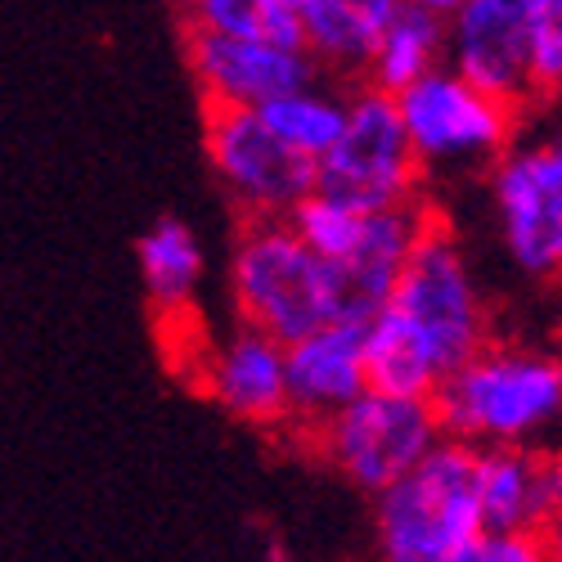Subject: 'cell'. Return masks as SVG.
<instances>
[{"label":"cell","instance_id":"cell-3","mask_svg":"<svg viewBox=\"0 0 562 562\" xmlns=\"http://www.w3.org/2000/svg\"><path fill=\"white\" fill-rule=\"evenodd\" d=\"M229 302L244 329L293 347L334 324V270L284 221H244L229 248Z\"/></svg>","mask_w":562,"mask_h":562},{"label":"cell","instance_id":"cell-6","mask_svg":"<svg viewBox=\"0 0 562 562\" xmlns=\"http://www.w3.org/2000/svg\"><path fill=\"white\" fill-rule=\"evenodd\" d=\"M311 432L319 459L360 495H383L441 441L432 401H401L383 392H360Z\"/></svg>","mask_w":562,"mask_h":562},{"label":"cell","instance_id":"cell-17","mask_svg":"<svg viewBox=\"0 0 562 562\" xmlns=\"http://www.w3.org/2000/svg\"><path fill=\"white\" fill-rule=\"evenodd\" d=\"M396 0H297L302 55L329 77H364L373 41L387 27Z\"/></svg>","mask_w":562,"mask_h":562},{"label":"cell","instance_id":"cell-8","mask_svg":"<svg viewBox=\"0 0 562 562\" xmlns=\"http://www.w3.org/2000/svg\"><path fill=\"white\" fill-rule=\"evenodd\" d=\"M491 203L508 261L531 279L562 270V149L558 139H513L491 162Z\"/></svg>","mask_w":562,"mask_h":562},{"label":"cell","instance_id":"cell-4","mask_svg":"<svg viewBox=\"0 0 562 562\" xmlns=\"http://www.w3.org/2000/svg\"><path fill=\"white\" fill-rule=\"evenodd\" d=\"M383 315L396 319L441 373H454L491 342V311L482 284L446 221H437L409 252Z\"/></svg>","mask_w":562,"mask_h":562},{"label":"cell","instance_id":"cell-16","mask_svg":"<svg viewBox=\"0 0 562 562\" xmlns=\"http://www.w3.org/2000/svg\"><path fill=\"white\" fill-rule=\"evenodd\" d=\"M454 0H396L387 27L373 41L364 86L396 100L401 90L446 68V23Z\"/></svg>","mask_w":562,"mask_h":562},{"label":"cell","instance_id":"cell-7","mask_svg":"<svg viewBox=\"0 0 562 562\" xmlns=\"http://www.w3.org/2000/svg\"><path fill=\"white\" fill-rule=\"evenodd\" d=\"M392 104L418 171L495 162L518 139V122H522L518 113H508L486 95H477L473 86H463L450 68H437L424 81H414Z\"/></svg>","mask_w":562,"mask_h":562},{"label":"cell","instance_id":"cell-21","mask_svg":"<svg viewBox=\"0 0 562 562\" xmlns=\"http://www.w3.org/2000/svg\"><path fill=\"white\" fill-rule=\"evenodd\" d=\"M527 77L536 100H553L562 81V0H527Z\"/></svg>","mask_w":562,"mask_h":562},{"label":"cell","instance_id":"cell-5","mask_svg":"<svg viewBox=\"0 0 562 562\" xmlns=\"http://www.w3.org/2000/svg\"><path fill=\"white\" fill-rule=\"evenodd\" d=\"M315 190L356 212H387L424 199V171H418L396 104L369 86L347 95V122L338 145L315 162Z\"/></svg>","mask_w":562,"mask_h":562},{"label":"cell","instance_id":"cell-24","mask_svg":"<svg viewBox=\"0 0 562 562\" xmlns=\"http://www.w3.org/2000/svg\"><path fill=\"white\" fill-rule=\"evenodd\" d=\"M257 19H261V41L274 50L302 55V19H297V0H257Z\"/></svg>","mask_w":562,"mask_h":562},{"label":"cell","instance_id":"cell-12","mask_svg":"<svg viewBox=\"0 0 562 562\" xmlns=\"http://www.w3.org/2000/svg\"><path fill=\"white\" fill-rule=\"evenodd\" d=\"M437 221H441L437 207L424 199H414L405 207H387V212H364L356 252L342 266H329L334 270V319L364 329L387 306L409 252Z\"/></svg>","mask_w":562,"mask_h":562},{"label":"cell","instance_id":"cell-10","mask_svg":"<svg viewBox=\"0 0 562 562\" xmlns=\"http://www.w3.org/2000/svg\"><path fill=\"white\" fill-rule=\"evenodd\" d=\"M446 68L508 113H527V0H454L446 23Z\"/></svg>","mask_w":562,"mask_h":562},{"label":"cell","instance_id":"cell-15","mask_svg":"<svg viewBox=\"0 0 562 562\" xmlns=\"http://www.w3.org/2000/svg\"><path fill=\"white\" fill-rule=\"evenodd\" d=\"M203 392L239 424L274 428L289 418L284 396V347L234 324L203 356Z\"/></svg>","mask_w":562,"mask_h":562},{"label":"cell","instance_id":"cell-13","mask_svg":"<svg viewBox=\"0 0 562 562\" xmlns=\"http://www.w3.org/2000/svg\"><path fill=\"white\" fill-rule=\"evenodd\" d=\"M477 508L486 536H558L562 463L540 446L477 450Z\"/></svg>","mask_w":562,"mask_h":562},{"label":"cell","instance_id":"cell-19","mask_svg":"<svg viewBox=\"0 0 562 562\" xmlns=\"http://www.w3.org/2000/svg\"><path fill=\"white\" fill-rule=\"evenodd\" d=\"M257 117L274 135V145H284L293 158L315 167L338 145L342 122H347V95L329 81H311V86L293 90V95L257 109Z\"/></svg>","mask_w":562,"mask_h":562},{"label":"cell","instance_id":"cell-23","mask_svg":"<svg viewBox=\"0 0 562 562\" xmlns=\"http://www.w3.org/2000/svg\"><path fill=\"white\" fill-rule=\"evenodd\" d=\"M463 562H558V536H482Z\"/></svg>","mask_w":562,"mask_h":562},{"label":"cell","instance_id":"cell-1","mask_svg":"<svg viewBox=\"0 0 562 562\" xmlns=\"http://www.w3.org/2000/svg\"><path fill=\"white\" fill-rule=\"evenodd\" d=\"M432 414L441 437L468 450L536 446L562 414V364L544 347L491 338L473 360L441 379Z\"/></svg>","mask_w":562,"mask_h":562},{"label":"cell","instance_id":"cell-14","mask_svg":"<svg viewBox=\"0 0 562 562\" xmlns=\"http://www.w3.org/2000/svg\"><path fill=\"white\" fill-rule=\"evenodd\" d=\"M364 383V329L360 324H324L302 342L284 347V396L289 418L306 432L351 405Z\"/></svg>","mask_w":562,"mask_h":562},{"label":"cell","instance_id":"cell-11","mask_svg":"<svg viewBox=\"0 0 562 562\" xmlns=\"http://www.w3.org/2000/svg\"><path fill=\"white\" fill-rule=\"evenodd\" d=\"M184 64H190L203 109H266L293 90L319 81L306 55L274 50L266 41H225L207 32H184Z\"/></svg>","mask_w":562,"mask_h":562},{"label":"cell","instance_id":"cell-18","mask_svg":"<svg viewBox=\"0 0 562 562\" xmlns=\"http://www.w3.org/2000/svg\"><path fill=\"white\" fill-rule=\"evenodd\" d=\"M135 261H139V279H145V297L162 319H180L194 306L203 284V244L190 221L158 216L135 239Z\"/></svg>","mask_w":562,"mask_h":562},{"label":"cell","instance_id":"cell-2","mask_svg":"<svg viewBox=\"0 0 562 562\" xmlns=\"http://www.w3.org/2000/svg\"><path fill=\"white\" fill-rule=\"evenodd\" d=\"M477 450L437 441L401 482L373 495L379 562H463L486 536L477 508Z\"/></svg>","mask_w":562,"mask_h":562},{"label":"cell","instance_id":"cell-25","mask_svg":"<svg viewBox=\"0 0 562 562\" xmlns=\"http://www.w3.org/2000/svg\"><path fill=\"white\" fill-rule=\"evenodd\" d=\"M252 562H293V558H289V549L279 544V540H266V544H261V553H257Z\"/></svg>","mask_w":562,"mask_h":562},{"label":"cell","instance_id":"cell-20","mask_svg":"<svg viewBox=\"0 0 562 562\" xmlns=\"http://www.w3.org/2000/svg\"><path fill=\"white\" fill-rule=\"evenodd\" d=\"M284 225L297 234V244L319 257L324 266H342L351 252H356V239H360V225H364V212L329 199V194H319L311 190L289 216Z\"/></svg>","mask_w":562,"mask_h":562},{"label":"cell","instance_id":"cell-22","mask_svg":"<svg viewBox=\"0 0 562 562\" xmlns=\"http://www.w3.org/2000/svg\"><path fill=\"white\" fill-rule=\"evenodd\" d=\"M184 32H207L225 41H261L257 0H194V5L176 10Z\"/></svg>","mask_w":562,"mask_h":562},{"label":"cell","instance_id":"cell-9","mask_svg":"<svg viewBox=\"0 0 562 562\" xmlns=\"http://www.w3.org/2000/svg\"><path fill=\"white\" fill-rule=\"evenodd\" d=\"M203 154L244 221H284L315 190V167L274 145L248 109H203Z\"/></svg>","mask_w":562,"mask_h":562}]
</instances>
